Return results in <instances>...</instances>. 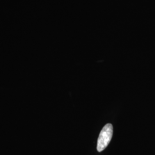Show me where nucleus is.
Listing matches in <instances>:
<instances>
[{"label": "nucleus", "instance_id": "obj_1", "mask_svg": "<svg viewBox=\"0 0 155 155\" xmlns=\"http://www.w3.org/2000/svg\"><path fill=\"white\" fill-rule=\"evenodd\" d=\"M113 127L111 124H107L102 128L98 137L97 150L101 152L103 151L110 143L113 136Z\"/></svg>", "mask_w": 155, "mask_h": 155}]
</instances>
